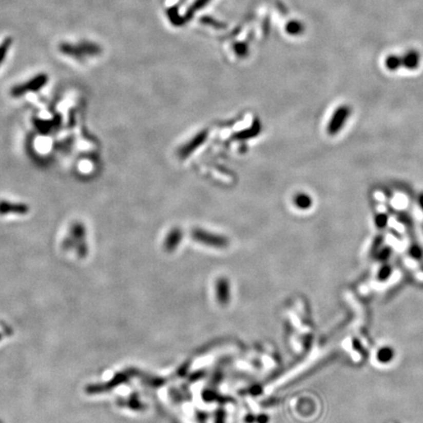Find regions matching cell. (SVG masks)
I'll return each mask as SVG.
<instances>
[{"label":"cell","instance_id":"cell-2","mask_svg":"<svg viewBox=\"0 0 423 423\" xmlns=\"http://www.w3.org/2000/svg\"><path fill=\"white\" fill-rule=\"evenodd\" d=\"M47 82H48V76L46 74H39V75L34 76L32 80L28 81L27 83H25V84L21 85H18V86H15L12 89L11 94L14 97H21V96L25 95L28 92L40 90L41 88H43L44 85H46Z\"/></svg>","mask_w":423,"mask_h":423},{"label":"cell","instance_id":"cell-8","mask_svg":"<svg viewBox=\"0 0 423 423\" xmlns=\"http://www.w3.org/2000/svg\"><path fill=\"white\" fill-rule=\"evenodd\" d=\"M312 198L306 193H298L294 197V204L301 210H307L312 206Z\"/></svg>","mask_w":423,"mask_h":423},{"label":"cell","instance_id":"cell-3","mask_svg":"<svg viewBox=\"0 0 423 423\" xmlns=\"http://www.w3.org/2000/svg\"><path fill=\"white\" fill-rule=\"evenodd\" d=\"M207 138H208V130H202L200 132H198L195 137L191 138L188 142L183 144L178 150L179 158L180 160H185L188 158L194 151H196L203 143H205Z\"/></svg>","mask_w":423,"mask_h":423},{"label":"cell","instance_id":"cell-6","mask_svg":"<svg viewBox=\"0 0 423 423\" xmlns=\"http://www.w3.org/2000/svg\"><path fill=\"white\" fill-rule=\"evenodd\" d=\"M182 239V232L179 227H175L169 232L166 241H165V248L168 251L174 250Z\"/></svg>","mask_w":423,"mask_h":423},{"label":"cell","instance_id":"cell-7","mask_svg":"<svg viewBox=\"0 0 423 423\" xmlns=\"http://www.w3.org/2000/svg\"><path fill=\"white\" fill-rule=\"evenodd\" d=\"M261 128H262V127H261L260 122L256 121L254 125H253L252 127L245 129L243 131L238 132V133L235 136V138H236V139H248V138H255L256 136H258V134L260 133Z\"/></svg>","mask_w":423,"mask_h":423},{"label":"cell","instance_id":"cell-1","mask_svg":"<svg viewBox=\"0 0 423 423\" xmlns=\"http://www.w3.org/2000/svg\"><path fill=\"white\" fill-rule=\"evenodd\" d=\"M192 237L196 241L208 245V246H212V247L223 248L228 245V239L226 237L219 235V234L209 233L200 228H195L192 230Z\"/></svg>","mask_w":423,"mask_h":423},{"label":"cell","instance_id":"cell-5","mask_svg":"<svg viewBox=\"0 0 423 423\" xmlns=\"http://www.w3.org/2000/svg\"><path fill=\"white\" fill-rule=\"evenodd\" d=\"M28 212L29 207L25 204L0 201V215H26Z\"/></svg>","mask_w":423,"mask_h":423},{"label":"cell","instance_id":"cell-4","mask_svg":"<svg viewBox=\"0 0 423 423\" xmlns=\"http://www.w3.org/2000/svg\"><path fill=\"white\" fill-rule=\"evenodd\" d=\"M350 115V109L347 106H342L338 108L333 116L331 118L329 124H328V134H336L339 130L342 128L344 123L348 120Z\"/></svg>","mask_w":423,"mask_h":423}]
</instances>
